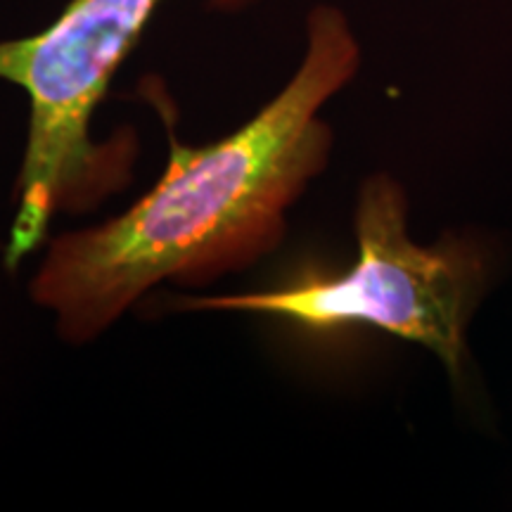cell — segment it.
<instances>
[{
  "instance_id": "6da1fadb",
  "label": "cell",
  "mask_w": 512,
  "mask_h": 512,
  "mask_svg": "<svg viewBox=\"0 0 512 512\" xmlns=\"http://www.w3.org/2000/svg\"><path fill=\"white\" fill-rule=\"evenodd\" d=\"M358 67L344 12L318 5L302 64L261 112L216 143L171 138L155 188L110 221L50 240L29 297L53 316L57 337L91 344L159 285L209 287L273 254L290 209L328 169L335 138L320 110Z\"/></svg>"
},
{
  "instance_id": "7a4b0ae2",
  "label": "cell",
  "mask_w": 512,
  "mask_h": 512,
  "mask_svg": "<svg viewBox=\"0 0 512 512\" xmlns=\"http://www.w3.org/2000/svg\"><path fill=\"white\" fill-rule=\"evenodd\" d=\"M240 12L259 0H204ZM164 0H69L46 29L0 41V81L27 95L29 126L15 183L5 268L17 271L48 238L62 211H86L128 178V145L91 136L114 74L138 46Z\"/></svg>"
},
{
  "instance_id": "3957f363",
  "label": "cell",
  "mask_w": 512,
  "mask_h": 512,
  "mask_svg": "<svg viewBox=\"0 0 512 512\" xmlns=\"http://www.w3.org/2000/svg\"><path fill=\"white\" fill-rule=\"evenodd\" d=\"M356 261L347 271H311L245 294L185 297L178 311L252 313L313 335L370 328L420 344L463 375L467 328L489 290V252L475 238L444 235L418 245L408 233V197L389 174L366 178L356 197Z\"/></svg>"
}]
</instances>
